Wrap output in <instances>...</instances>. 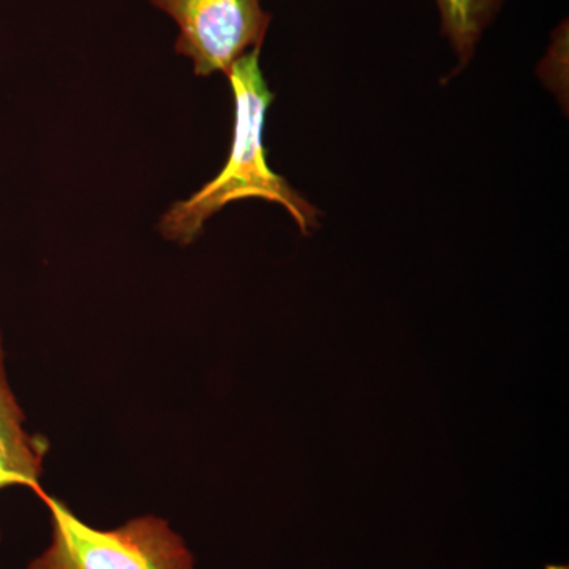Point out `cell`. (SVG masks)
Masks as SVG:
<instances>
[{"label":"cell","instance_id":"cell-5","mask_svg":"<svg viewBox=\"0 0 569 569\" xmlns=\"http://www.w3.org/2000/svg\"><path fill=\"white\" fill-rule=\"evenodd\" d=\"M441 26L460 61L473 54L479 37L492 20L500 0H436Z\"/></svg>","mask_w":569,"mask_h":569},{"label":"cell","instance_id":"cell-3","mask_svg":"<svg viewBox=\"0 0 569 569\" xmlns=\"http://www.w3.org/2000/svg\"><path fill=\"white\" fill-rule=\"evenodd\" d=\"M178 26L176 52L198 77L230 73L239 59L261 50L271 14L260 0H149Z\"/></svg>","mask_w":569,"mask_h":569},{"label":"cell","instance_id":"cell-4","mask_svg":"<svg viewBox=\"0 0 569 569\" xmlns=\"http://www.w3.org/2000/svg\"><path fill=\"white\" fill-rule=\"evenodd\" d=\"M22 422L24 413L7 381L0 337V490L21 486L41 497L40 478L50 445L43 437L26 432Z\"/></svg>","mask_w":569,"mask_h":569},{"label":"cell","instance_id":"cell-1","mask_svg":"<svg viewBox=\"0 0 569 569\" xmlns=\"http://www.w3.org/2000/svg\"><path fill=\"white\" fill-rule=\"evenodd\" d=\"M227 77L234 96L230 157L217 178L189 200L178 201L168 209L160 219V233L168 241L192 244L204 223L224 206L244 198H261L287 209L299 230L309 234L317 227V209L266 162L264 119L274 96L261 73L260 50L250 51L239 59Z\"/></svg>","mask_w":569,"mask_h":569},{"label":"cell","instance_id":"cell-2","mask_svg":"<svg viewBox=\"0 0 569 569\" xmlns=\"http://www.w3.org/2000/svg\"><path fill=\"white\" fill-rule=\"evenodd\" d=\"M51 515L50 548L29 569H193L192 552L163 519L146 516L114 530L86 526L59 498L40 497Z\"/></svg>","mask_w":569,"mask_h":569}]
</instances>
